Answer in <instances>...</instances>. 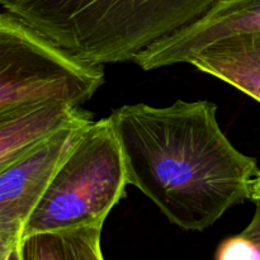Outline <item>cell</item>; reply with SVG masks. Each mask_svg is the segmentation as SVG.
<instances>
[{
	"instance_id": "6da1fadb",
	"label": "cell",
	"mask_w": 260,
	"mask_h": 260,
	"mask_svg": "<svg viewBox=\"0 0 260 260\" xmlns=\"http://www.w3.org/2000/svg\"><path fill=\"white\" fill-rule=\"evenodd\" d=\"M109 119L128 184L178 228L203 231L226 211L251 201L258 162L226 137L212 102L128 104Z\"/></svg>"
},
{
	"instance_id": "7a4b0ae2",
	"label": "cell",
	"mask_w": 260,
	"mask_h": 260,
	"mask_svg": "<svg viewBox=\"0 0 260 260\" xmlns=\"http://www.w3.org/2000/svg\"><path fill=\"white\" fill-rule=\"evenodd\" d=\"M215 0H0L74 55L96 63L134 61L205 14Z\"/></svg>"
},
{
	"instance_id": "3957f363",
	"label": "cell",
	"mask_w": 260,
	"mask_h": 260,
	"mask_svg": "<svg viewBox=\"0 0 260 260\" xmlns=\"http://www.w3.org/2000/svg\"><path fill=\"white\" fill-rule=\"evenodd\" d=\"M128 184L109 117L89 124L28 218L23 239L38 233L104 225Z\"/></svg>"
},
{
	"instance_id": "277c9868",
	"label": "cell",
	"mask_w": 260,
	"mask_h": 260,
	"mask_svg": "<svg viewBox=\"0 0 260 260\" xmlns=\"http://www.w3.org/2000/svg\"><path fill=\"white\" fill-rule=\"evenodd\" d=\"M102 63L74 55L8 12L0 15V113L43 102L80 107L104 84Z\"/></svg>"
},
{
	"instance_id": "5b68a950",
	"label": "cell",
	"mask_w": 260,
	"mask_h": 260,
	"mask_svg": "<svg viewBox=\"0 0 260 260\" xmlns=\"http://www.w3.org/2000/svg\"><path fill=\"white\" fill-rule=\"evenodd\" d=\"M85 127H69L0 167V259L19 248L28 218Z\"/></svg>"
},
{
	"instance_id": "8992f818",
	"label": "cell",
	"mask_w": 260,
	"mask_h": 260,
	"mask_svg": "<svg viewBox=\"0 0 260 260\" xmlns=\"http://www.w3.org/2000/svg\"><path fill=\"white\" fill-rule=\"evenodd\" d=\"M258 32L260 0H215L205 14L142 51L135 62L146 71L188 63L218 41Z\"/></svg>"
},
{
	"instance_id": "52a82bcc",
	"label": "cell",
	"mask_w": 260,
	"mask_h": 260,
	"mask_svg": "<svg viewBox=\"0 0 260 260\" xmlns=\"http://www.w3.org/2000/svg\"><path fill=\"white\" fill-rule=\"evenodd\" d=\"M93 116L63 102H43L0 113V167L69 127H85Z\"/></svg>"
},
{
	"instance_id": "ba28073f",
	"label": "cell",
	"mask_w": 260,
	"mask_h": 260,
	"mask_svg": "<svg viewBox=\"0 0 260 260\" xmlns=\"http://www.w3.org/2000/svg\"><path fill=\"white\" fill-rule=\"evenodd\" d=\"M188 63L260 103V32L218 41Z\"/></svg>"
},
{
	"instance_id": "9c48e42d",
	"label": "cell",
	"mask_w": 260,
	"mask_h": 260,
	"mask_svg": "<svg viewBox=\"0 0 260 260\" xmlns=\"http://www.w3.org/2000/svg\"><path fill=\"white\" fill-rule=\"evenodd\" d=\"M103 225H89L60 231L38 233L23 239L22 260H104Z\"/></svg>"
},
{
	"instance_id": "30bf717a",
	"label": "cell",
	"mask_w": 260,
	"mask_h": 260,
	"mask_svg": "<svg viewBox=\"0 0 260 260\" xmlns=\"http://www.w3.org/2000/svg\"><path fill=\"white\" fill-rule=\"evenodd\" d=\"M215 260H260V249L253 241L239 234L220 244Z\"/></svg>"
},
{
	"instance_id": "8fae6325",
	"label": "cell",
	"mask_w": 260,
	"mask_h": 260,
	"mask_svg": "<svg viewBox=\"0 0 260 260\" xmlns=\"http://www.w3.org/2000/svg\"><path fill=\"white\" fill-rule=\"evenodd\" d=\"M255 206L256 208L253 220H251L250 223L246 226L245 230L241 233V235H244L245 238H248L249 240L253 241V243L260 249V205Z\"/></svg>"
},
{
	"instance_id": "7c38bea8",
	"label": "cell",
	"mask_w": 260,
	"mask_h": 260,
	"mask_svg": "<svg viewBox=\"0 0 260 260\" xmlns=\"http://www.w3.org/2000/svg\"><path fill=\"white\" fill-rule=\"evenodd\" d=\"M251 202H254L255 205H260V175L254 182L253 192H251Z\"/></svg>"
},
{
	"instance_id": "4fadbf2b",
	"label": "cell",
	"mask_w": 260,
	"mask_h": 260,
	"mask_svg": "<svg viewBox=\"0 0 260 260\" xmlns=\"http://www.w3.org/2000/svg\"><path fill=\"white\" fill-rule=\"evenodd\" d=\"M0 260H22L20 259V246L19 248L14 249L13 251H10L7 256H4V258Z\"/></svg>"
}]
</instances>
